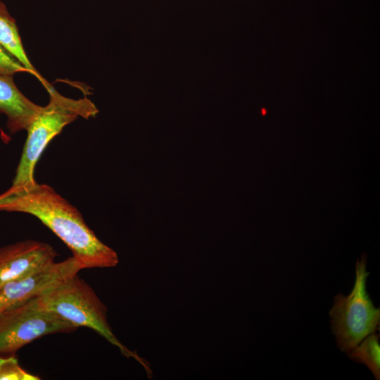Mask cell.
I'll return each instance as SVG.
<instances>
[{
  "mask_svg": "<svg viewBox=\"0 0 380 380\" xmlns=\"http://www.w3.org/2000/svg\"><path fill=\"white\" fill-rule=\"evenodd\" d=\"M39 304L75 327L89 328L127 357H134L148 372L150 369L137 354L126 348L115 336L107 320V308L94 291L77 274L70 276L37 297Z\"/></svg>",
  "mask_w": 380,
  "mask_h": 380,
  "instance_id": "2",
  "label": "cell"
},
{
  "mask_svg": "<svg viewBox=\"0 0 380 380\" xmlns=\"http://www.w3.org/2000/svg\"><path fill=\"white\" fill-rule=\"evenodd\" d=\"M0 14L5 15L6 17H9V18L12 17L10 15L6 6L4 5V4L1 1H0Z\"/></svg>",
  "mask_w": 380,
  "mask_h": 380,
  "instance_id": "13",
  "label": "cell"
},
{
  "mask_svg": "<svg viewBox=\"0 0 380 380\" xmlns=\"http://www.w3.org/2000/svg\"><path fill=\"white\" fill-rule=\"evenodd\" d=\"M81 270L80 262L71 256L4 284L0 286V315L39 296Z\"/></svg>",
  "mask_w": 380,
  "mask_h": 380,
  "instance_id": "6",
  "label": "cell"
},
{
  "mask_svg": "<svg viewBox=\"0 0 380 380\" xmlns=\"http://www.w3.org/2000/svg\"><path fill=\"white\" fill-rule=\"evenodd\" d=\"M29 70L0 45V75H13Z\"/></svg>",
  "mask_w": 380,
  "mask_h": 380,
  "instance_id": "12",
  "label": "cell"
},
{
  "mask_svg": "<svg viewBox=\"0 0 380 380\" xmlns=\"http://www.w3.org/2000/svg\"><path fill=\"white\" fill-rule=\"evenodd\" d=\"M57 253L49 244L34 240L0 248V286L53 263Z\"/></svg>",
  "mask_w": 380,
  "mask_h": 380,
  "instance_id": "7",
  "label": "cell"
},
{
  "mask_svg": "<svg viewBox=\"0 0 380 380\" xmlns=\"http://www.w3.org/2000/svg\"><path fill=\"white\" fill-rule=\"evenodd\" d=\"M367 255L362 254L355 265V280L348 296L334 298L329 312L331 328L337 346L347 352L369 334L379 330L380 309L375 308L367 291Z\"/></svg>",
  "mask_w": 380,
  "mask_h": 380,
  "instance_id": "4",
  "label": "cell"
},
{
  "mask_svg": "<svg viewBox=\"0 0 380 380\" xmlns=\"http://www.w3.org/2000/svg\"><path fill=\"white\" fill-rule=\"evenodd\" d=\"M0 45L48 89L51 85L37 72L30 61L18 32L15 19L0 14Z\"/></svg>",
  "mask_w": 380,
  "mask_h": 380,
  "instance_id": "9",
  "label": "cell"
},
{
  "mask_svg": "<svg viewBox=\"0 0 380 380\" xmlns=\"http://www.w3.org/2000/svg\"><path fill=\"white\" fill-rule=\"evenodd\" d=\"M0 211L32 215L71 251L82 269L115 267L116 252L101 241L80 211L51 186L36 181L12 186L0 194Z\"/></svg>",
  "mask_w": 380,
  "mask_h": 380,
  "instance_id": "1",
  "label": "cell"
},
{
  "mask_svg": "<svg viewBox=\"0 0 380 380\" xmlns=\"http://www.w3.org/2000/svg\"><path fill=\"white\" fill-rule=\"evenodd\" d=\"M379 341V334L372 333L346 352L350 360L366 365L376 380L380 379V344Z\"/></svg>",
  "mask_w": 380,
  "mask_h": 380,
  "instance_id": "10",
  "label": "cell"
},
{
  "mask_svg": "<svg viewBox=\"0 0 380 380\" xmlns=\"http://www.w3.org/2000/svg\"><path fill=\"white\" fill-rule=\"evenodd\" d=\"M37 297L0 315V357L13 356L24 346L44 336L77 329L42 308Z\"/></svg>",
  "mask_w": 380,
  "mask_h": 380,
  "instance_id": "5",
  "label": "cell"
},
{
  "mask_svg": "<svg viewBox=\"0 0 380 380\" xmlns=\"http://www.w3.org/2000/svg\"><path fill=\"white\" fill-rule=\"evenodd\" d=\"M39 378L23 369L18 360L13 356L6 357L0 366V380H37Z\"/></svg>",
  "mask_w": 380,
  "mask_h": 380,
  "instance_id": "11",
  "label": "cell"
},
{
  "mask_svg": "<svg viewBox=\"0 0 380 380\" xmlns=\"http://www.w3.org/2000/svg\"><path fill=\"white\" fill-rule=\"evenodd\" d=\"M42 108L18 89L13 75H0V113L7 117L11 133L27 130Z\"/></svg>",
  "mask_w": 380,
  "mask_h": 380,
  "instance_id": "8",
  "label": "cell"
},
{
  "mask_svg": "<svg viewBox=\"0 0 380 380\" xmlns=\"http://www.w3.org/2000/svg\"><path fill=\"white\" fill-rule=\"evenodd\" d=\"M6 357H0V366L2 364V362L5 360Z\"/></svg>",
  "mask_w": 380,
  "mask_h": 380,
  "instance_id": "14",
  "label": "cell"
},
{
  "mask_svg": "<svg viewBox=\"0 0 380 380\" xmlns=\"http://www.w3.org/2000/svg\"><path fill=\"white\" fill-rule=\"evenodd\" d=\"M49 101L27 129V137L23 150L12 186L35 182L34 170L49 142L65 126L78 117L88 119L99 110L87 98L73 99L60 94L52 86L47 89Z\"/></svg>",
  "mask_w": 380,
  "mask_h": 380,
  "instance_id": "3",
  "label": "cell"
}]
</instances>
